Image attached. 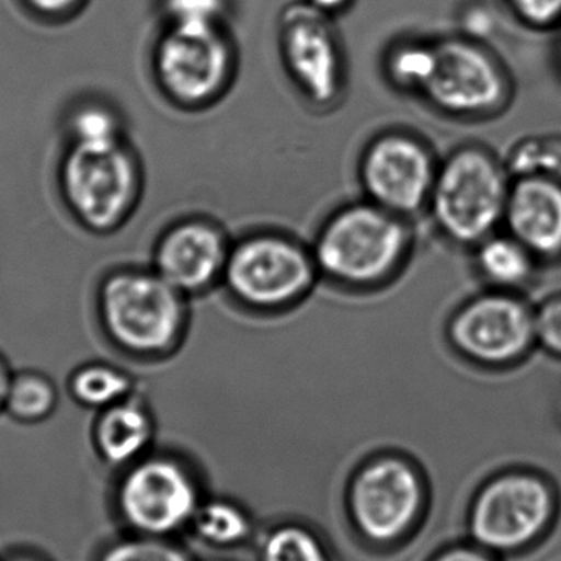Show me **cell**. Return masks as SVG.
Returning <instances> with one entry per match:
<instances>
[{
    "label": "cell",
    "instance_id": "obj_1",
    "mask_svg": "<svg viewBox=\"0 0 561 561\" xmlns=\"http://www.w3.org/2000/svg\"><path fill=\"white\" fill-rule=\"evenodd\" d=\"M411 249L408 219L365 199L336 209L320 227L310 252L323 278L369 289L398 275Z\"/></svg>",
    "mask_w": 561,
    "mask_h": 561
},
{
    "label": "cell",
    "instance_id": "obj_2",
    "mask_svg": "<svg viewBox=\"0 0 561 561\" xmlns=\"http://www.w3.org/2000/svg\"><path fill=\"white\" fill-rule=\"evenodd\" d=\"M183 293L153 268L108 273L98 290V312L112 345L137 358H163L186 333Z\"/></svg>",
    "mask_w": 561,
    "mask_h": 561
},
{
    "label": "cell",
    "instance_id": "obj_3",
    "mask_svg": "<svg viewBox=\"0 0 561 561\" xmlns=\"http://www.w3.org/2000/svg\"><path fill=\"white\" fill-rule=\"evenodd\" d=\"M513 178L486 148L467 145L438 163L427 213L444 239L473 249L504 224Z\"/></svg>",
    "mask_w": 561,
    "mask_h": 561
},
{
    "label": "cell",
    "instance_id": "obj_4",
    "mask_svg": "<svg viewBox=\"0 0 561 561\" xmlns=\"http://www.w3.org/2000/svg\"><path fill=\"white\" fill-rule=\"evenodd\" d=\"M556 484L533 468H510L488 478L468 506L471 542L494 556H519L546 539L559 517Z\"/></svg>",
    "mask_w": 561,
    "mask_h": 561
},
{
    "label": "cell",
    "instance_id": "obj_5",
    "mask_svg": "<svg viewBox=\"0 0 561 561\" xmlns=\"http://www.w3.org/2000/svg\"><path fill=\"white\" fill-rule=\"evenodd\" d=\"M144 174L127 141L114 147L69 144L59 164V190L82 229L107 236L121 229L140 199Z\"/></svg>",
    "mask_w": 561,
    "mask_h": 561
},
{
    "label": "cell",
    "instance_id": "obj_6",
    "mask_svg": "<svg viewBox=\"0 0 561 561\" xmlns=\"http://www.w3.org/2000/svg\"><path fill=\"white\" fill-rule=\"evenodd\" d=\"M204 497L186 461L171 454L147 457L118 471L112 510L125 533L168 537L190 529Z\"/></svg>",
    "mask_w": 561,
    "mask_h": 561
},
{
    "label": "cell",
    "instance_id": "obj_7",
    "mask_svg": "<svg viewBox=\"0 0 561 561\" xmlns=\"http://www.w3.org/2000/svg\"><path fill=\"white\" fill-rule=\"evenodd\" d=\"M425 507L424 477L401 455H376L350 478L346 513L363 542L379 547L401 542L421 523Z\"/></svg>",
    "mask_w": 561,
    "mask_h": 561
},
{
    "label": "cell",
    "instance_id": "obj_8",
    "mask_svg": "<svg viewBox=\"0 0 561 561\" xmlns=\"http://www.w3.org/2000/svg\"><path fill=\"white\" fill-rule=\"evenodd\" d=\"M319 276L306 247L283 233L259 232L230 247L222 283L242 306L278 312L300 302Z\"/></svg>",
    "mask_w": 561,
    "mask_h": 561
},
{
    "label": "cell",
    "instance_id": "obj_9",
    "mask_svg": "<svg viewBox=\"0 0 561 561\" xmlns=\"http://www.w3.org/2000/svg\"><path fill=\"white\" fill-rule=\"evenodd\" d=\"M447 339L457 355L473 365L513 368L537 348L534 306L519 293L490 287L455 310Z\"/></svg>",
    "mask_w": 561,
    "mask_h": 561
},
{
    "label": "cell",
    "instance_id": "obj_10",
    "mask_svg": "<svg viewBox=\"0 0 561 561\" xmlns=\"http://www.w3.org/2000/svg\"><path fill=\"white\" fill-rule=\"evenodd\" d=\"M154 76L181 107L213 104L232 79L233 51L222 25L171 23L157 43Z\"/></svg>",
    "mask_w": 561,
    "mask_h": 561
},
{
    "label": "cell",
    "instance_id": "obj_11",
    "mask_svg": "<svg viewBox=\"0 0 561 561\" xmlns=\"http://www.w3.org/2000/svg\"><path fill=\"white\" fill-rule=\"evenodd\" d=\"M437 170L424 141L405 131H386L369 141L358 171L365 199L409 219L427 210Z\"/></svg>",
    "mask_w": 561,
    "mask_h": 561
},
{
    "label": "cell",
    "instance_id": "obj_12",
    "mask_svg": "<svg viewBox=\"0 0 561 561\" xmlns=\"http://www.w3.org/2000/svg\"><path fill=\"white\" fill-rule=\"evenodd\" d=\"M279 43L287 71L307 101L316 107L335 104L343 92L345 68L330 15L309 2L290 3L280 15Z\"/></svg>",
    "mask_w": 561,
    "mask_h": 561
},
{
    "label": "cell",
    "instance_id": "obj_13",
    "mask_svg": "<svg viewBox=\"0 0 561 561\" xmlns=\"http://www.w3.org/2000/svg\"><path fill=\"white\" fill-rule=\"evenodd\" d=\"M434 75L422 95L438 111L457 117L493 114L507 101L500 66L481 46L460 38L435 42Z\"/></svg>",
    "mask_w": 561,
    "mask_h": 561
},
{
    "label": "cell",
    "instance_id": "obj_14",
    "mask_svg": "<svg viewBox=\"0 0 561 561\" xmlns=\"http://www.w3.org/2000/svg\"><path fill=\"white\" fill-rule=\"evenodd\" d=\"M230 243L210 220L184 219L158 239L151 268L184 296L206 293L224 279Z\"/></svg>",
    "mask_w": 561,
    "mask_h": 561
},
{
    "label": "cell",
    "instance_id": "obj_15",
    "mask_svg": "<svg viewBox=\"0 0 561 561\" xmlns=\"http://www.w3.org/2000/svg\"><path fill=\"white\" fill-rule=\"evenodd\" d=\"M506 232L540 263L561 259V183L543 176L516 178L504 214Z\"/></svg>",
    "mask_w": 561,
    "mask_h": 561
},
{
    "label": "cell",
    "instance_id": "obj_16",
    "mask_svg": "<svg viewBox=\"0 0 561 561\" xmlns=\"http://www.w3.org/2000/svg\"><path fill=\"white\" fill-rule=\"evenodd\" d=\"M154 434L153 414L135 392L98 412L91 431L92 448L102 463L121 471L151 454Z\"/></svg>",
    "mask_w": 561,
    "mask_h": 561
},
{
    "label": "cell",
    "instance_id": "obj_17",
    "mask_svg": "<svg viewBox=\"0 0 561 561\" xmlns=\"http://www.w3.org/2000/svg\"><path fill=\"white\" fill-rule=\"evenodd\" d=\"M473 263L491 289L519 293L534 279L540 262L519 240L497 230L473 247Z\"/></svg>",
    "mask_w": 561,
    "mask_h": 561
},
{
    "label": "cell",
    "instance_id": "obj_18",
    "mask_svg": "<svg viewBox=\"0 0 561 561\" xmlns=\"http://www.w3.org/2000/svg\"><path fill=\"white\" fill-rule=\"evenodd\" d=\"M190 530L206 546L227 550L249 542L255 534V526L242 504L226 497H213L201 503Z\"/></svg>",
    "mask_w": 561,
    "mask_h": 561
},
{
    "label": "cell",
    "instance_id": "obj_19",
    "mask_svg": "<svg viewBox=\"0 0 561 561\" xmlns=\"http://www.w3.org/2000/svg\"><path fill=\"white\" fill-rule=\"evenodd\" d=\"M69 394L82 408L102 411L137 392L134 378L118 366L91 362L72 371L68 382Z\"/></svg>",
    "mask_w": 561,
    "mask_h": 561
},
{
    "label": "cell",
    "instance_id": "obj_20",
    "mask_svg": "<svg viewBox=\"0 0 561 561\" xmlns=\"http://www.w3.org/2000/svg\"><path fill=\"white\" fill-rule=\"evenodd\" d=\"M58 402V389L48 376L22 371L10 378L3 412L19 424H42L55 414Z\"/></svg>",
    "mask_w": 561,
    "mask_h": 561
},
{
    "label": "cell",
    "instance_id": "obj_21",
    "mask_svg": "<svg viewBox=\"0 0 561 561\" xmlns=\"http://www.w3.org/2000/svg\"><path fill=\"white\" fill-rule=\"evenodd\" d=\"M69 144L84 147H114L125 144L124 121L107 102L82 99L66 114Z\"/></svg>",
    "mask_w": 561,
    "mask_h": 561
},
{
    "label": "cell",
    "instance_id": "obj_22",
    "mask_svg": "<svg viewBox=\"0 0 561 561\" xmlns=\"http://www.w3.org/2000/svg\"><path fill=\"white\" fill-rule=\"evenodd\" d=\"M259 561H333L319 534L304 524L283 523L263 534Z\"/></svg>",
    "mask_w": 561,
    "mask_h": 561
},
{
    "label": "cell",
    "instance_id": "obj_23",
    "mask_svg": "<svg viewBox=\"0 0 561 561\" xmlns=\"http://www.w3.org/2000/svg\"><path fill=\"white\" fill-rule=\"evenodd\" d=\"M435 61V43H398L386 59V72L396 88L422 94L434 75Z\"/></svg>",
    "mask_w": 561,
    "mask_h": 561
},
{
    "label": "cell",
    "instance_id": "obj_24",
    "mask_svg": "<svg viewBox=\"0 0 561 561\" xmlns=\"http://www.w3.org/2000/svg\"><path fill=\"white\" fill-rule=\"evenodd\" d=\"M95 561H196L184 547L168 537L125 533L99 549Z\"/></svg>",
    "mask_w": 561,
    "mask_h": 561
},
{
    "label": "cell",
    "instance_id": "obj_25",
    "mask_svg": "<svg viewBox=\"0 0 561 561\" xmlns=\"http://www.w3.org/2000/svg\"><path fill=\"white\" fill-rule=\"evenodd\" d=\"M513 180L524 176H543L561 183V138L530 137L511 150L504 161Z\"/></svg>",
    "mask_w": 561,
    "mask_h": 561
},
{
    "label": "cell",
    "instance_id": "obj_26",
    "mask_svg": "<svg viewBox=\"0 0 561 561\" xmlns=\"http://www.w3.org/2000/svg\"><path fill=\"white\" fill-rule=\"evenodd\" d=\"M171 23L222 25L229 0H161Z\"/></svg>",
    "mask_w": 561,
    "mask_h": 561
},
{
    "label": "cell",
    "instance_id": "obj_27",
    "mask_svg": "<svg viewBox=\"0 0 561 561\" xmlns=\"http://www.w3.org/2000/svg\"><path fill=\"white\" fill-rule=\"evenodd\" d=\"M537 348L561 359V294L547 297L534 307Z\"/></svg>",
    "mask_w": 561,
    "mask_h": 561
},
{
    "label": "cell",
    "instance_id": "obj_28",
    "mask_svg": "<svg viewBox=\"0 0 561 561\" xmlns=\"http://www.w3.org/2000/svg\"><path fill=\"white\" fill-rule=\"evenodd\" d=\"M91 0H16L23 13L42 25L58 26L72 22Z\"/></svg>",
    "mask_w": 561,
    "mask_h": 561
},
{
    "label": "cell",
    "instance_id": "obj_29",
    "mask_svg": "<svg viewBox=\"0 0 561 561\" xmlns=\"http://www.w3.org/2000/svg\"><path fill=\"white\" fill-rule=\"evenodd\" d=\"M510 3L533 25H550L561 16V0H510Z\"/></svg>",
    "mask_w": 561,
    "mask_h": 561
},
{
    "label": "cell",
    "instance_id": "obj_30",
    "mask_svg": "<svg viewBox=\"0 0 561 561\" xmlns=\"http://www.w3.org/2000/svg\"><path fill=\"white\" fill-rule=\"evenodd\" d=\"M428 561H501V559L470 540V542L445 547Z\"/></svg>",
    "mask_w": 561,
    "mask_h": 561
},
{
    "label": "cell",
    "instance_id": "obj_31",
    "mask_svg": "<svg viewBox=\"0 0 561 561\" xmlns=\"http://www.w3.org/2000/svg\"><path fill=\"white\" fill-rule=\"evenodd\" d=\"M0 561H49L43 553L33 549H13L3 553Z\"/></svg>",
    "mask_w": 561,
    "mask_h": 561
},
{
    "label": "cell",
    "instance_id": "obj_32",
    "mask_svg": "<svg viewBox=\"0 0 561 561\" xmlns=\"http://www.w3.org/2000/svg\"><path fill=\"white\" fill-rule=\"evenodd\" d=\"M313 9L320 10L327 15H333V13L342 12L352 0H307Z\"/></svg>",
    "mask_w": 561,
    "mask_h": 561
},
{
    "label": "cell",
    "instance_id": "obj_33",
    "mask_svg": "<svg viewBox=\"0 0 561 561\" xmlns=\"http://www.w3.org/2000/svg\"><path fill=\"white\" fill-rule=\"evenodd\" d=\"M10 378H12V373L9 371V366L5 365L2 356H0V412H3V402H5Z\"/></svg>",
    "mask_w": 561,
    "mask_h": 561
}]
</instances>
